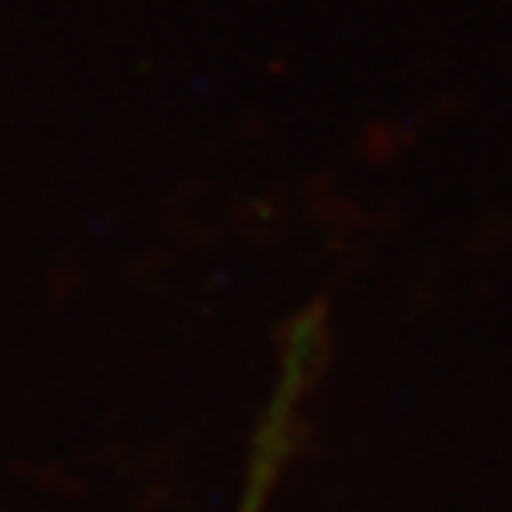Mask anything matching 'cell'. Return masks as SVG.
Returning <instances> with one entry per match:
<instances>
[{
  "mask_svg": "<svg viewBox=\"0 0 512 512\" xmlns=\"http://www.w3.org/2000/svg\"><path fill=\"white\" fill-rule=\"evenodd\" d=\"M313 349H317V320H303V324H296L292 342H288L285 374H281L278 392H274L271 406H267V413H264V424H260V434H256L253 459H249V477H246V488H242L239 509L235 512H264L271 484H274V477H278V466L285 463L288 434L296 427L299 384L310 374Z\"/></svg>",
  "mask_w": 512,
  "mask_h": 512,
  "instance_id": "obj_1",
  "label": "cell"
}]
</instances>
